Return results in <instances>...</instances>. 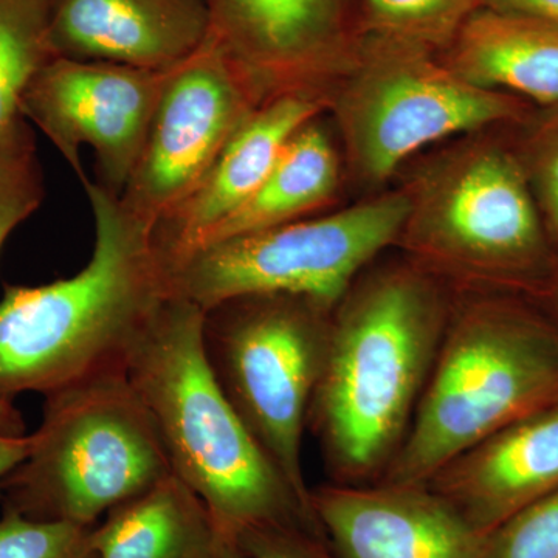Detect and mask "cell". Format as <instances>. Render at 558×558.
<instances>
[{
  "label": "cell",
  "mask_w": 558,
  "mask_h": 558,
  "mask_svg": "<svg viewBox=\"0 0 558 558\" xmlns=\"http://www.w3.org/2000/svg\"><path fill=\"white\" fill-rule=\"evenodd\" d=\"M90 260L49 284L5 286L0 300V399L51 395L101 374L126 373L132 352L174 296L156 231L90 178Z\"/></svg>",
  "instance_id": "7a4b0ae2"
},
{
  "label": "cell",
  "mask_w": 558,
  "mask_h": 558,
  "mask_svg": "<svg viewBox=\"0 0 558 558\" xmlns=\"http://www.w3.org/2000/svg\"><path fill=\"white\" fill-rule=\"evenodd\" d=\"M337 182L336 150L325 130L312 120L290 138L256 193L209 231L197 248L303 219L332 196Z\"/></svg>",
  "instance_id": "d6986e66"
},
{
  "label": "cell",
  "mask_w": 558,
  "mask_h": 558,
  "mask_svg": "<svg viewBox=\"0 0 558 558\" xmlns=\"http://www.w3.org/2000/svg\"><path fill=\"white\" fill-rule=\"evenodd\" d=\"M94 546L98 558H245L174 473L109 510L94 529Z\"/></svg>",
  "instance_id": "ac0fdd59"
},
{
  "label": "cell",
  "mask_w": 558,
  "mask_h": 558,
  "mask_svg": "<svg viewBox=\"0 0 558 558\" xmlns=\"http://www.w3.org/2000/svg\"><path fill=\"white\" fill-rule=\"evenodd\" d=\"M451 304L409 435L380 481L425 484L499 429L558 399V325L469 290Z\"/></svg>",
  "instance_id": "277c9868"
},
{
  "label": "cell",
  "mask_w": 558,
  "mask_h": 558,
  "mask_svg": "<svg viewBox=\"0 0 558 558\" xmlns=\"http://www.w3.org/2000/svg\"><path fill=\"white\" fill-rule=\"evenodd\" d=\"M532 172L546 226L558 241V113L546 121L535 140Z\"/></svg>",
  "instance_id": "484cf974"
},
{
  "label": "cell",
  "mask_w": 558,
  "mask_h": 558,
  "mask_svg": "<svg viewBox=\"0 0 558 558\" xmlns=\"http://www.w3.org/2000/svg\"><path fill=\"white\" fill-rule=\"evenodd\" d=\"M95 526L33 520L14 510L2 509L0 558H98L94 546Z\"/></svg>",
  "instance_id": "603a6c76"
},
{
  "label": "cell",
  "mask_w": 558,
  "mask_h": 558,
  "mask_svg": "<svg viewBox=\"0 0 558 558\" xmlns=\"http://www.w3.org/2000/svg\"><path fill=\"white\" fill-rule=\"evenodd\" d=\"M172 475L159 432L128 374H101L46 396L27 458L0 505L33 520L95 526Z\"/></svg>",
  "instance_id": "5b68a950"
},
{
  "label": "cell",
  "mask_w": 558,
  "mask_h": 558,
  "mask_svg": "<svg viewBox=\"0 0 558 558\" xmlns=\"http://www.w3.org/2000/svg\"><path fill=\"white\" fill-rule=\"evenodd\" d=\"M451 304L438 278L414 263L359 277L339 301L307 421L330 483H377L395 461Z\"/></svg>",
  "instance_id": "6da1fadb"
},
{
  "label": "cell",
  "mask_w": 558,
  "mask_h": 558,
  "mask_svg": "<svg viewBox=\"0 0 558 558\" xmlns=\"http://www.w3.org/2000/svg\"><path fill=\"white\" fill-rule=\"evenodd\" d=\"M332 311L295 295H253L205 311L209 368L293 490L311 502L303 438L322 377Z\"/></svg>",
  "instance_id": "8992f818"
},
{
  "label": "cell",
  "mask_w": 558,
  "mask_h": 558,
  "mask_svg": "<svg viewBox=\"0 0 558 558\" xmlns=\"http://www.w3.org/2000/svg\"><path fill=\"white\" fill-rule=\"evenodd\" d=\"M450 70L470 84L520 92L558 105V24L481 7L444 50Z\"/></svg>",
  "instance_id": "e0dca14e"
},
{
  "label": "cell",
  "mask_w": 558,
  "mask_h": 558,
  "mask_svg": "<svg viewBox=\"0 0 558 558\" xmlns=\"http://www.w3.org/2000/svg\"><path fill=\"white\" fill-rule=\"evenodd\" d=\"M483 558H558V488L487 534Z\"/></svg>",
  "instance_id": "cb8c5ba5"
},
{
  "label": "cell",
  "mask_w": 558,
  "mask_h": 558,
  "mask_svg": "<svg viewBox=\"0 0 558 558\" xmlns=\"http://www.w3.org/2000/svg\"><path fill=\"white\" fill-rule=\"evenodd\" d=\"M31 447L32 435H0V495H2L3 480L27 458Z\"/></svg>",
  "instance_id": "83f0119b"
},
{
  "label": "cell",
  "mask_w": 558,
  "mask_h": 558,
  "mask_svg": "<svg viewBox=\"0 0 558 558\" xmlns=\"http://www.w3.org/2000/svg\"><path fill=\"white\" fill-rule=\"evenodd\" d=\"M44 196V175L31 130L0 157V250L16 227L40 207ZM0 435H25L24 417L10 400L0 399Z\"/></svg>",
  "instance_id": "7402d4cb"
},
{
  "label": "cell",
  "mask_w": 558,
  "mask_h": 558,
  "mask_svg": "<svg viewBox=\"0 0 558 558\" xmlns=\"http://www.w3.org/2000/svg\"><path fill=\"white\" fill-rule=\"evenodd\" d=\"M311 502L341 558H483L487 535L427 484L329 483Z\"/></svg>",
  "instance_id": "4fadbf2b"
},
{
  "label": "cell",
  "mask_w": 558,
  "mask_h": 558,
  "mask_svg": "<svg viewBox=\"0 0 558 558\" xmlns=\"http://www.w3.org/2000/svg\"><path fill=\"white\" fill-rule=\"evenodd\" d=\"M325 102L315 94H288L263 102L231 137L196 193L156 229L157 244L171 260L196 250L223 219L256 193L282 150Z\"/></svg>",
  "instance_id": "2e32d148"
},
{
  "label": "cell",
  "mask_w": 558,
  "mask_h": 558,
  "mask_svg": "<svg viewBox=\"0 0 558 558\" xmlns=\"http://www.w3.org/2000/svg\"><path fill=\"white\" fill-rule=\"evenodd\" d=\"M556 306H557V311H558V286H557V289H556ZM557 325H558V322H556Z\"/></svg>",
  "instance_id": "f1b7e54d"
},
{
  "label": "cell",
  "mask_w": 558,
  "mask_h": 558,
  "mask_svg": "<svg viewBox=\"0 0 558 558\" xmlns=\"http://www.w3.org/2000/svg\"><path fill=\"white\" fill-rule=\"evenodd\" d=\"M481 0H362L363 35L444 51Z\"/></svg>",
  "instance_id": "44dd1931"
},
{
  "label": "cell",
  "mask_w": 558,
  "mask_h": 558,
  "mask_svg": "<svg viewBox=\"0 0 558 558\" xmlns=\"http://www.w3.org/2000/svg\"><path fill=\"white\" fill-rule=\"evenodd\" d=\"M481 534L558 488V399L459 454L427 481Z\"/></svg>",
  "instance_id": "9a60e30c"
},
{
  "label": "cell",
  "mask_w": 558,
  "mask_h": 558,
  "mask_svg": "<svg viewBox=\"0 0 558 558\" xmlns=\"http://www.w3.org/2000/svg\"><path fill=\"white\" fill-rule=\"evenodd\" d=\"M215 39L168 72L148 137L119 201L156 231L196 193L231 137L263 105Z\"/></svg>",
  "instance_id": "30bf717a"
},
{
  "label": "cell",
  "mask_w": 558,
  "mask_h": 558,
  "mask_svg": "<svg viewBox=\"0 0 558 558\" xmlns=\"http://www.w3.org/2000/svg\"><path fill=\"white\" fill-rule=\"evenodd\" d=\"M209 36L263 101L310 92L354 60L363 39L362 0H205Z\"/></svg>",
  "instance_id": "7c38bea8"
},
{
  "label": "cell",
  "mask_w": 558,
  "mask_h": 558,
  "mask_svg": "<svg viewBox=\"0 0 558 558\" xmlns=\"http://www.w3.org/2000/svg\"><path fill=\"white\" fill-rule=\"evenodd\" d=\"M204 317L196 304L172 296L128 365L172 473L196 492L236 548L253 527H300L325 537L312 505L275 468L213 376Z\"/></svg>",
  "instance_id": "3957f363"
},
{
  "label": "cell",
  "mask_w": 558,
  "mask_h": 558,
  "mask_svg": "<svg viewBox=\"0 0 558 558\" xmlns=\"http://www.w3.org/2000/svg\"><path fill=\"white\" fill-rule=\"evenodd\" d=\"M339 112L360 172L381 180L429 143L515 116V102L462 80L433 51L363 35Z\"/></svg>",
  "instance_id": "9c48e42d"
},
{
  "label": "cell",
  "mask_w": 558,
  "mask_h": 558,
  "mask_svg": "<svg viewBox=\"0 0 558 558\" xmlns=\"http://www.w3.org/2000/svg\"><path fill=\"white\" fill-rule=\"evenodd\" d=\"M488 9L527 14L558 24V0H481Z\"/></svg>",
  "instance_id": "4316f807"
},
{
  "label": "cell",
  "mask_w": 558,
  "mask_h": 558,
  "mask_svg": "<svg viewBox=\"0 0 558 558\" xmlns=\"http://www.w3.org/2000/svg\"><path fill=\"white\" fill-rule=\"evenodd\" d=\"M240 546L245 558H341L328 539L300 527H253Z\"/></svg>",
  "instance_id": "d4e9b609"
},
{
  "label": "cell",
  "mask_w": 558,
  "mask_h": 558,
  "mask_svg": "<svg viewBox=\"0 0 558 558\" xmlns=\"http://www.w3.org/2000/svg\"><path fill=\"white\" fill-rule=\"evenodd\" d=\"M411 202L399 240L433 277L475 288L529 278L545 266L548 248L526 175L505 150L462 154Z\"/></svg>",
  "instance_id": "ba28073f"
},
{
  "label": "cell",
  "mask_w": 558,
  "mask_h": 558,
  "mask_svg": "<svg viewBox=\"0 0 558 558\" xmlns=\"http://www.w3.org/2000/svg\"><path fill=\"white\" fill-rule=\"evenodd\" d=\"M208 38L205 0H50L54 58L170 70Z\"/></svg>",
  "instance_id": "5bb4252c"
},
{
  "label": "cell",
  "mask_w": 558,
  "mask_h": 558,
  "mask_svg": "<svg viewBox=\"0 0 558 558\" xmlns=\"http://www.w3.org/2000/svg\"><path fill=\"white\" fill-rule=\"evenodd\" d=\"M170 70L53 58L25 89L21 116L50 140L80 182L89 178L80 149L89 146L97 182L120 197L145 146Z\"/></svg>",
  "instance_id": "8fae6325"
},
{
  "label": "cell",
  "mask_w": 558,
  "mask_h": 558,
  "mask_svg": "<svg viewBox=\"0 0 558 558\" xmlns=\"http://www.w3.org/2000/svg\"><path fill=\"white\" fill-rule=\"evenodd\" d=\"M50 0H0V157L28 131L21 100L31 81L53 60Z\"/></svg>",
  "instance_id": "ffe728a7"
},
{
  "label": "cell",
  "mask_w": 558,
  "mask_h": 558,
  "mask_svg": "<svg viewBox=\"0 0 558 558\" xmlns=\"http://www.w3.org/2000/svg\"><path fill=\"white\" fill-rule=\"evenodd\" d=\"M411 197L379 199L205 245L171 260L174 295L202 311L253 295H295L336 310L360 271L399 241Z\"/></svg>",
  "instance_id": "52a82bcc"
}]
</instances>
